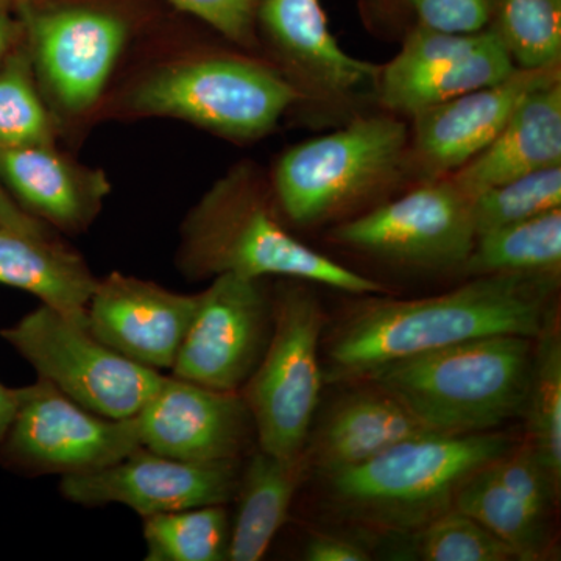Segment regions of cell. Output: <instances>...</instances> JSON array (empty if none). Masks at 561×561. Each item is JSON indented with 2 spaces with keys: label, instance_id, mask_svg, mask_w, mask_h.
<instances>
[{
  "label": "cell",
  "instance_id": "6da1fadb",
  "mask_svg": "<svg viewBox=\"0 0 561 561\" xmlns=\"http://www.w3.org/2000/svg\"><path fill=\"white\" fill-rule=\"evenodd\" d=\"M463 286L416 300L356 302L327 337V359L337 379L362 378L387 362L489 335L535 339L559 309L560 278L471 276Z\"/></svg>",
  "mask_w": 561,
  "mask_h": 561
},
{
  "label": "cell",
  "instance_id": "7a4b0ae2",
  "mask_svg": "<svg viewBox=\"0 0 561 561\" xmlns=\"http://www.w3.org/2000/svg\"><path fill=\"white\" fill-rule=\"evenodd\" d=\"M180 267L192 279L232 273L308 280L351 295L383 291L382 284L298 241L280 221L273 192L249 165L232 169L191 210Z\"/></svg>",
  "mask_w": 561,
  "mask_h": 561
},
{
  "label": "cell",
  "instance_id": "3957f363",
  "mask_svg": "<svg viewBox=\"0 0 561 561\" xmlns=\"http://www.w3.org/2000/svg\"><path fill=\"white\" fill-rule=\"evenodd\" d=\"M531 353L534 339L489 335L387 362L360 379L431 434H483L523 415Z\"/></svg>",
  "mask_w": 561,
  "mask_h": 561
},
{
  "label": "cell",
  "instance_id": "277c9868",
  "mask_svg": "<svg viewBox=\"0 0 561 561\" xmlns=\"http://www.w3.org/2000/svg\"><path fill=\"white\" fill-rule=\"evenodd\" d=\"M512 446L502 432H426L321 478L328 501L343 519L390 537H408L453 508L467 479Z\"/></svg>",
  "mask_w": 561,
  "mask_h": 561
},
{
  "label": "cell",
  "instance_id": "5b68a950",
  "mask_svg": "<svg viewBox=\"0 0 561 561\" xmlns=\"http://www.w3.org/2000/svg\"><path fill=\"white\" fill-rule=\"evenodd\" d=\"M411 131L394 116H357L279 158L272 192L286 219L316 227L381 197L409 171Z\"/></svg>",
  "mask_w": 561,
  "mask_h": 561
},
{
  "label": "cell",
  "instance_id": "8992f818",
  "mask_svg": "<svg viewBox=\"0 0 561 561\" xmlns=\"http://www.w3.org/2000/svg\"><path fill=\"white\" fill-rule=\"evenodd\" d=\"M327 323L305 280L284 279L276 287L271 341L241 390L262 451L278 457L305 453L319 405V348Z\"/></svg>",
  "mask_w": 561,
  "mask_h": 561
},
{
  "label": "cell",
  "instance_id": "52a82bcc",
  "mask_svg": "<svg viewBox=\"0 0 561 561\" xmlns=\"http://www.w3.org/2000/svg\"><path fill=\"white\" fill-rule=\"evenodd\" d=\"M302 98L291 81L260 62L208 57L151 76L133 94V106L176 117L231 139H257L278 125Z\"/></svg>",
  "mask_w": 561,
  "mask_h": 561
},
{
  "label": "cell",
  "instance_id": "ba28073f",
  "mask_svg": "<svg viewBox=\"0 0 561 561\" xmlns=\"http://www.w3.org/2000/svg\"><path fill=\"white\" fill-rule=\"evenodd\" d=\"M0 335L35 368L39 379L106 419L138 415L165 379L47 306L22 317Z\"/></svg>",
  "mask_w": 561,
  "mask_h": 561
},
{
  "label": "cell",
  "instance_id": "9c48e42d",
  "mask_svg": "<svg viewBox=\"0 0 561 561\" xmlns=\"http://www.w3.org/2000/svg\"><path fill=\"white\" fill-rule=\"evenodd\" d=\"M331 239L402 267L461 268L476 242L471 198L449 175L420 181L402 197L342 221Z\"/></svg>",
  "mask_w": 561,
  "mask_h": 561
},
{
  "label": "cell",
  "instance_id": "30bf717a",
  "mask_svg": "<svg viewBox=\"0 0 561 561\" xmlns=\"http://www.w3.org/2000/svg\"><path fill=\"white\" fill-rule=\"evenodd\" d=\"M16 411L2 443L14 467L35 474H81L140 448L138 421L106 419L39 379L16 389Z\"/></svg>",
  "mask_w": 561,
  "mask_h": 561
},
{
  "label": "cell",
  "instance_id": "8fae6325",
  "mask_svg": "<svg viewBox=\"0 0 561 561\" xmlns=\"http://www.w3.org/2000/svg\"><path fill=\"white\" fill-rule=\"evenodd\" d=\"M273 295L262 279L224 273L198 294L172 376L221 391H241L271 341Z\"/></svg>",
  "mask_w": 561,
  "mask_h": 561
},
{
  "label": "cell",
  "instance_id": "7c38bea8",
  "mask_svg": "<svg viewBox=\"0 0 561 561\" xmlns=\"http://www.w3.org/2000/svg\"><path fill=\"white\" fill-rule=\"evenodd\" d=\"M239 460L184 461L142 448L101 470L62 476L60 493L83 507L121 504L140 518L225 505L238 493Z\"/></svg>",
  "mask_w": 561,
  "mask_h": 561
},
{
  "label": "cell",
  "instance_id": "4fadbf2b",
  "mask_svg": "<svg viewBox=\"0 0 561 561\" xmlns=\"http://www.w3.org/2000/svg\"><path fill=\"white\" fill-rule=\"evenodd\" d=\"M559 81L561 62L516 68L497 83L413 114L409 169L421 181L451 175L500 135L527 95Z\"/></svg>",
  "mask_w": 561,
  "mask_h": 561
},
{
  "label": "cell",
  "instance_id": "5bb4252c",
  "mask_svg": "<svg viewBox=\"0 0 561 561\" xmlns=\"http://www.w3.org/2000/svg\"><path fill=\"white\" fill-rule=\"evenodd\" d=\"M142 448L184 461L239 460L256 437L241 391L209 389L165 376L138 415Z\"/></svg>",
  "mask_w": 561,
  "mask_h": 561
},
{
  "label": "cell",
  "instance_id": "9a60e30c",
  "mask_svg": "<svg viewBox=\"0 0 561 561\" xmlns=\"http://www.w3.org/2000/svg\"><path fill=\"white\" fill-rule=\"evenodd\" d=\"M44 83L70 111L101 98L127 39L119 18L91 9L22 10Z\"/></svg>",
  "mask_w": 561,
  "mask_h": 561
},
{
  "label": "cell",
  "instance_id": "2e32d148",
  "mask_svg": "<svg viewBox=\"0 0 561 561\" xmlns=\"http://www.w3.org/2000/svg\"><path fill=\"white\" fill-rule=\"evenodd\" d=\"M197 305L198 294H176L114 272L99 279L88 306V330L136 364L172 370Z\"/></svg>",
  "mask_w": 561,
  "mask_h": 561
},
{
  "label": "cell",
  "instance_id": "e0dca14e",
  "mask_svg": "<svg viewBox=\"0 0 561 561\" xmlns=\"http://www.w3.org/2000/svg\"><path fill=\"white\" fill-rule=\"evenodd\" d=\"M257 16L302 83L324 99H345L376 88L381 66L339 46L321 0H262Z\"/></svg>",
  "mask_w": 561,
  "mask_h": 561
},
{
  "label": "cell",
  "instance_id": "ac0fdd59",
  "mask_svg": "<svg viewBox=\"0 0 561 561\" xmlns=\"http://www.w3.org/2000/svg\"><path fill=\"white\" fill-rule=\"evenodd\" d=\"M0 181L33 217L70 232L94 220L110 192L102 172L73 164L51 144L0 149Z\"/></svg>",
  "mask_w": 561,
  "mask_h": 561
},
{
  "label": "cell",
  "instance_id": "d6986e66",
  "mask_svg": "<svg viewBox=\"0 0 561 561\" xmlns=\"http://www.w3.org/2000/svg\"><path fill=\"white\" fill-rule=\"evenodd\" d=\"M552 165H561V81L527 95L500 135L449 176L474 198Z\"/></svg>",
  "mask_w": 561,
  "mask_h": 561
},
{
  "label": "cell",
  "instance_id": "ffe728a7",
  "mask_svg": "<svg viewBox=\"0 0 561 561\" xmlns=\"http://www.w3.org/2000/svg\"><path fill=\"white\" fill-rule=\"evenodd\" d=\"M419 421L386 391H350L324 412L309 434L306 456L320 476L357 467L405 438L426 434Z\"/></svg>",
  "mask_w": 561,
  "mask_h": 561
},
{
  "label": "cell",
  "instance_id": "44dd1931",
  "mask_svg": "<svg viewBox=\"0 0 561 561\" xmlns=\"http://www.w3.org/2000/svg\"><path fill=\"white\" fill-rule=\"evenodd\" d=\"M0 284L28 291L43 306L88 327V306L99 279L80 254L51 236L0 227Z\"/></svg>",
  "mask_w": 561,
  "mask_h": 561
},
{
  "label": "cell",
  "instance_id": "7402d4cb",
  "mask_svg": "<svg viewBox=\"0 0 561 561\" xmlns=\"http://www.w3.org/2000/svg\"><path fill=\"white\" fill-rule=\"evenodd\" d=\"M311 468L306 451L278 457L262 451L251 456L239 479V507L231 527L228 560L257 561L289 516L291 501Z\"/></svg>",
  "mask_w": 561,
  "mask_h": 561
},
{
  "label": "cell",
  "instance_id": "603a6c76",
  "mask_svg": "<svg viewBox=\"0 0 561 561\" xmlns=\"http://www.w3.org/2000/svg\"><path fill=\"white\" fill-rule=\"evenodd\" d=\"M515 69L508 51L486 27L481 43L468 54L415 79L376 92L383 108L390 113L413 116L421 110L497 83L511 76Z\"/></svg>",
  "mask_w": 561,
  "mask_h": 561
},
{
  "label": "cell",
  "instance_id": "cb8c5ba5",
  "mask_svg": "<svg viewBox=\"0 0 561 561\" xmlns=\"http://www.w3.org/2000/svg\"><path fill=\"white\" fill-rule=\"evenodd\" d=\"M461 272L468 276L516 273L560 278L561 208L479 234Z\"/></svg>",
  "mask_w": 561,
  "mask_h": 561
},
{
  "label": "cell",
  "instance_id": "d4e9b609",
  "mask_svg": "<svg viewBox=\"0 0 561 561\" xmlns=\"http://www.w3.org/2000/svg\"><path fill=\"white\" fill-rule=\"evenodd\" d=\"M454 507L471 516L497 540L515 560L545 559L549 545L548 518L537 515L494 474L491 461L467 479L457 491Z\"/></svg>",
  "mask_w": 561,
  "mask_h": 561
},
{
  "label": "cell",
  "instance_id": "484cf974",
  "mask_svg": "<svg viewBox=\"0 0 561 561\" xmlns=\"http://www.w3.org/2000/svg\"><path fill=\"white\" fill-rule=\"evenodd\" d=\"M523 415L527 445L540 460L552 485L561 486V335L559 309L534 339L529 386Z\"/></svg>",
  "mask_w": 561,
  "mask_h": 561
},
{
  "label": "cell",
  "instance_id": "4316f807",
  "mask_svg": "<svg viewBox=\"0 0 561 561\" xmlns=\"http://www.w3.org/2000/svg\"><path fill=\"white\" fill-rule=\"evenodd\" d=\"M142 519L146 560H228L231 527L224 505L158 513Z\"/></svg>",
  "mask_w": 561,
  "mask_h": 561
},
{
  "label": "cell",
  "instance_id": "83f0119b",
  "mask_svg": "<svg viewBox=\"0 0 561 561\" xmlns=\"http://www.w3.org/2000/svg\"><path fill=\"white\" fill-rule=\"evenodd\" d=\"M489 28L516 68L561 62V0H489Z\"/></svg>",
  "mask_w": 561,
  "mask_h": 561
},
{
  "label": "cell",
  "instance_id": "f1b7e54d",
  "mask_svg": "<svg viewBox=\"0 0 561 561\" xmlns=\"http://www.w3.org/2000/svg\"><path fill=\"white\" fill-rule=\"evenodd\" d=\"M561 208V165L527 173L471 198L476 238Z\"/></svg>",
  "mask_w": 561,
  "mask_h": 561
},
{
  "label": "cell",
  "instance_id": "f546056e",
  "mask_svg": "<svg viewBox=\"0 0 561 561\" xmlns=\"http://www.w3.org/2000/svg\"><path fill=\"white\" fill-rule=\"evenodd\" d=\"M408 537L416 559L424 561L515 560L504 542L456 507Z\"/></svg>",
  "mask_w": 561,
  "mask_h": 561
},
{
  "label": "cell",
  "instance_id": "4dcf8cb0",
  "mask_svg": "<svg viewBox=\"0 0 561 561\" xmlns=\"http://www.w3.org/2000/svg\"><path fill=\"white\" fill-rule=\"evenodd\" d=\"M50 144L49 114L33 87L27 61L10 58L0 69V149Z\"/></svg>",
  "mask_w": 561,
  "mask_h": 561
},
{
  "label": "cell",
  "instance_id": "1f68e13d",
  "mask_svg": "<svg viewBox=\"0 0 561 561\" xmlns=\"http://www.w3.org/2000/svg\"><path fill=\"white\" fill-rule=\"evenodd\" d=\"M485 32L486 28L476 33H449L419 25L409 33L397 57L381 66L375 90L397 87L468 54L481 43Z\"/></svg>",
  "mask_w": 561,
  "mask_h": 561
},
{
  "label": "cell",
  "instance_id": "d6a6232c",
  "mask_svg": "<svg viewBox=\"0 0 561 561\" xmlns=\"http://www.w3.org/2000/svg\"><path fill=\"white\" fill-rule=\"evenodd\" d=\"M176 9L208 22L221 35L234 43L253 41L254 20L262 0H169Z\"/></svg>",
  "mask_w": 561,
  "mask_h": 561
},
{
  "label": "cell",
  "instance_id": "836d02e7",
  "mask_svg": "<svg viewBox=\"0 0 561 561\" xmlns=\"http://www.w3.org/2000/svg\"><path fill=\"white\" fill-rule=\"evenodd\" d=\"M420 25L449 33H476L489 27V0H405Z\"/></svg>",
  "mask_w": 561,
  "mask_h": 561
},
{
  "label": "cell",
  "instance_id": "e575fe53",
  "mask_svg": "<svg viewBox=\"0 0 561 561\" xmlns=\"http://www.w3.org/2000/svg\"><path fill=\"white\" fill-rule=\"evenodd\" d=\"M302 559L308 561H367L370 552L359 542L331 534H313L306 541Z\"/></svg>",
  "mask_w": 561,
  "mask_h": 561
},
{
  "label": "cell",
  "instance_id": "d590c367",
  "mask_svg": "<svg viewBox=\"0 0 561 561\" xmlns=\"http://www.w3.org/2000/svg\"><path fill=\"white\" fill-rule=\"evenodd\" d=\"M0 227L22 232V234L51 236L43 220L36 219L13 201L3 187L2 181H0Z\"/></svg>",
  "mask_w": 561,
  "mask_h": 561
},
{
  "label": "cell",
  "instance_id": "8d00e7d4",
  "mask_svg": "<svg viewBox=\"0 0 561 561\" xmlns=\"http://www.w3.org/2000/svg\"><path fill=\"white\" fill-rule=\"evenodd\" d=\"M16 389H9L0 382V443L9 431L14 411H16Z\"/></svg>",
  "mask_w": 561,
  "mask_h": 561
},
{
  "label": "cell",
  "instance_id": "74e56055",
  "mask_svg": "<svg viewBox=\"0 0 561 561\" xmlns=\"http://www.w3.org/2000/svg\"><path fill=\"white\" fill-rule=\"evenodd\" d=\"M11 39H13V24L3 11H0V62L3 55L9 50Z\"/></svg>",
  "mask_w": 561,
  "mask_h": 561
},
{
  "label": "cell",
  "instance_id": "f35d334b",
  "mask_svg": "<svg viewBox=\"0 0 561 561\" xmlns=\"http://www.w3.org/2000/svg\"><path fill=\"white\" fill-rule=\"evenodd\" d=\"M7 2H9V0H0V11H3V7H5Z\"/></svg>",
  "mask_w": 561,
  "mask_h": 561
}]
</instances>
